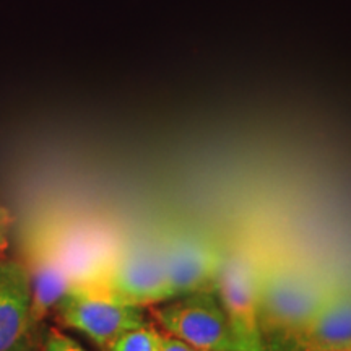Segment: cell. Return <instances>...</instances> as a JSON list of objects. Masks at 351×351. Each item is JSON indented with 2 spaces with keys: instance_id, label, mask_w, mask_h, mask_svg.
<instances>
[{
  "instance_id": "1",
  "label": "cell",
  "mask_w": 351,
  "mask_h": 351,
  "mask_svg": "<svg viewBox=\"0 0 351 351\" xmlns=\"http://www.w3.org/2000/svg\"><path fill=\"white\" fill-rule=\"evenodd\" d=\"M333 291L295 258H258V324L267 351H289Z\"/></svg>"
},
{
  "instance_id": "2",
  "label": "cell",
  "mask_w": 351,
  "mask_h": 351,
  "mask_svg": "<svg viewBox=\"0 0 351 351\" xmlns=\"http://www.w3.org/2000/svg\"><path fill=\"white\" fill-rule=\"evenodd\" d=\"M65 326L82 332L101 348H111L122 333L145 324L143 307L101 278L77 280L57 304Z\"/></svg>"
},
{
  "instance_id": "3",
  "label": "cell",
  "mask_w": 351,
  "mask_h": 351,
  "mask_svg": "<svg viewBox=\"0 0 351 351\" xmlns=\"http://www.w3.org/2000/svg\"><path fill=\"white\" fill-rule=\"evenodd\" d=\"M169 301L155 311L165 333L197 351H245L217 293H192Z\"/></svg>"
},
{
  "instance_id": "4",
  "label": "cell",
  "mask_w": 351,
  "mask_h": 351,
  "mask_svg": "<svg viewBox=\"0 0 351 351\" xmlns=\"http://www.w3.org/2000/svg\"><path fill=\"white\" fill-rule=\"evenodd\" d=\"M258 258L245 245L221 254L217 296L245 351H267L258 324Z\"/></svg>"
},
{
  "instance_id": "5",
  "label": "cell",
  "mask_w": 351,
  "mask_h": 351,
  "mask_svg": "<svg viewBox=\"0 0 351 351\" xmlns=\"http://www.w3.org/2000/svg\"><path fill=\"white\" fill-rule=\"evenodd\" d=\"M173 298L217 291L221 252L194 232L169 231L160 243Z\"/></svg>"
},
{
  "instance_id": "6",
  "label": "cell",
  "mask_w": 351,
  "mask_h": 351,
  "mask_svg": "<svg viewBox=\"0 0 351 351\" xmlns=\"http://www.w3.org/2000/svg\"><path fill=\"white\" fill-rule=\"evenodd\" d=\"M36 327L28 267L0 258V351H33Z\"/></svg>"
},
{
  "instance_id": "7",
  "label": "cell",
  "mask_w": 351,
  "mask_h": 351,
  "mask_svg": "<svg viewBox=\"0 0 351 351\" xmlns=\"http://www.w3.org/2000/svg\"><path fill=\"white\" fill-rule=\"evenodd\" d=\"M101 280L142 307L173 300L160 244L132 249Z\"/></svg>"
},
{
  "instance_id": "8",
  "label": "cell",
  "mask_w": 351,
  "mask_h": 351,
  "mask_svg": "<svg viewBox=\"0 0 351 351\" xmlns=\"http://www.w3.org/2000/svg\"><path fill=\"white\" fill-rule=\"evenodd\" d=\"M351 351V289H337L293 341L289 351Z\"/></svg>"
},
{
  "instance_id": "9",
  "label": "cell",
  "mask_w": 351,
  "mask_h": 351,
  "mask_svg": "<svg viewBox=\"0 0 351 351\" xmlns=\"http://www.w3.org/2000/svg\"><path fill=\"white\" fill-rule=\"evenodd\" d=\"M29 274H32L33 288V311L34 317L39 322L52 307L59 304L73 280L69 274L67 265L54 256L38 261L36 270Z\"/></svg>"
},
{
  "instance_id": "10",
  "label": "cell",
  "mask_w": 351,
  "mask_h": 351,
  "mask_svg": "<svg viewBox=\"0 0 351 351\" xmlns=\"http://www.w3.org/2000/svg\"><path fill=\"white\" fill-rule=\"evenodd\" d=\"M161 341L163 333L145 322L143 326L122 333L109 351H161Z\"/></svg>"
},
{
  "instance_id": "11",
  "label": "cell",
  "mask_w": 351,
  "mask_h": 351,
  "mask_svg": "<svg viewBox=\"0 0 351 351\" xmlns=\"http://www.w3.org/2000/svg\"><path fill=\"white\" fill-rule=\"evenodd\" d=\"M44 351H88L86 348L73 340L72 337L65 335V333L59 330H52L47 335L46 340V350Z\"/></svg>"
},
{
  "instance_id": "12",
  "label": "cell",
  "mask_w": 351,
  "mask_h": 351,
  "mask_svg": "<svg viewBox=\"0 0 351 351\" xmlns=\"http://www.w3.org/2000/svg\"><path fill=\"white\" fill-rule=\"evenodd\" d=\"M12 226H13V215L10 212V208H7L5 205H0V254L8 247Z\"/></svg>"
},
{
  "instance_id": "13",
  "label": "cell",
  "mask_w": 351,
  "mask_h": 351,
  "mask_svg": "<svg viewBox=\"0 0 351 351\" xmlns=\"http://www.w3.org/2000/svg\"><path fill=\"white\" fill-rule=\"evenodd\" d=\"M161 351H197L191 345L184 343L182 340L176 339L173 335L163 333V341H161Z\"/></svg>"
},
{
  "instance_id": "14",
  "label": "cell",
  "mask_w": 351,
  "mask_h": 351,
  "mask_svg": "<svg viewBox=\"0 0 351 351\" xmlns=\"http://www.w3.org/2000/svg\"><path fill=\"white\" fill-rule=\"evenodd\" d=\"M327 351H343V350H327Z\"/></svg>"
}]
</instances>
